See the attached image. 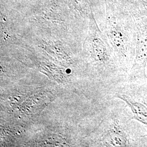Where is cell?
<instances>
[{"instance_id": "cell-6", "label": "cell", "mask_w": 147, "mask_h": 147, "mask_svg": "<svg viewBox=\"0 0 147 147\" xmlns=\"http://www.w3.org/2000/svg\"><path fill=\"white\" fill-rule=\"evenodd\" d=\"M125 7L135 17L147 18V0H125Z\"/></svg>"}, {"instance_id": "cell-1", "label": "cell", "mask_w": 147, "mask_h": 147, "mask_svg": "<svg viewBox=\"0 0 147 147\" xmlns=\"http://www.w3.org/2000/svg\"><path fill=\"white\" fill-rule=\"evenodd\" d=\"M135 17V16H134ZM136 22V55L130 76L133 80L147 79V18L135 17Z\"/></svg>"}, {"instance_id": "cell-7", "label": "cell", "mask_w": 147, "mask_h": 147, "mask_svg": "<svg viewBox=\"0 0 147 147\" xmlns=\"http://www.w3.org/2000/svg\"><path fill=\"white\" fill-rule=\"evenodd\" d=\"M39 66L41 71L58 82H64L66 80L64 73L55 65L42 62Z\"/></svg>"}, {"instance_id": "cell-3", "label": "cell", "mask_w": 147, "mask_h": 147, "mask_svg": "<svg viewBox=\"0 0 147 147\" xmlns=\"http://www.w3.org/2000/svg\"><path fill=\"white\" fill-rule=\"evenodd\" d=\"M100 35V32H96L92 38L91 55L94 61L103 62L109 59L110 54L109 45Z\"/></svg>"}, {"instance_id": "cell-2", "label": "cell", "mask_w": 147, "mask_h": 147, "mask_svg": "<svg viewBox=\"0 0 147 147\" xmlns=\"http://www.w3.org/2000/svg\"><path fill=\"white\" fill-rule=\"evenodd\" d=\"M134 19V16L127 9L123 19L114 15L107 22L108 36L115 50L121 53L126 52L129 43V32L125 25Z\"/></svg>"}, {"instance_id": "cell-5", "label": "cell", "mask_w": 147, "mask_h": 147, "mask_svg": "<svg viewBox=\"0 0 147 147\" xmlns=\"http://www.w3.org/2000/svg\"><path fill=\"white\" fill-rule=\"evenodd\" d=\"M105 144L110 146H127L129 144L125 135L120 130H111L104 138Z\"/></svg>"}, {"instance_id": "cell-4", "label": "cell", "mask_w": 147, "mask_h": 147, "mask_svg": "<svg viewBox=\"0 0 147 147\" xmlns=\"http://www.w3.org/2000/svg\"><path fill=\"white\" fill-rule=\"evenodd\" d=\"M117 98L124 100L130 107L134 114L133 119L141 122L147 126V108L140 102H134L125 95H118Z\"/></svg>"}]
</instances>
